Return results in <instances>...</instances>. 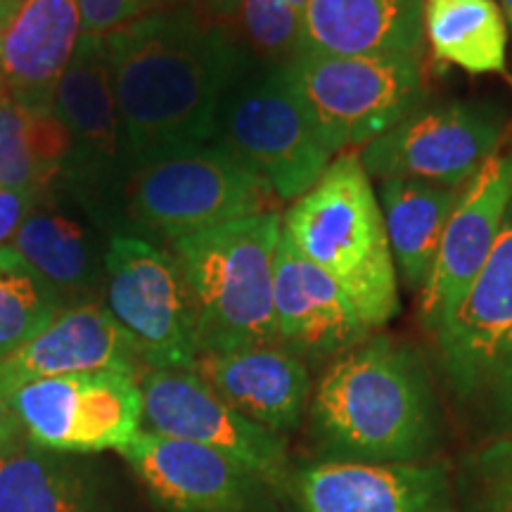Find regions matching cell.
I'll list each match as a JSON object with an SVG mask.
<instances>
[{
  "mask_svg": "<svg viewBox=\"0 0 512 512\" xmlns=\"http://www.w3.org/2000/svg\"><path fill=\"white\" fill-rule=\"evenodd\" d=\"M126 164L214 143L230 83L252 53L195 5L157 12L105 36Z\"/></svg>",
  "mask_w": 512,
  "mask_h": 512,
  "instance_id": "cell-1",
  "label": "cell"
},
{
  "mask_svg": "<svg viewBox=\"0 0 512 512\" xmlns=\"http://www.w3.org/2000/svg\"><path fill=\"white\" fill-rule=\"evenodd\" d=\"M311 420L325 460L425 463L437 444V399L425 361L408 344L368 337L320 377Z\"/></svg>",
  "mask_w": 512,
  "mask_h": 512,
  "instance_id": "cell-2",
  "label": "cell"
},
{
  "mask_svg": "<svg viewBox=\"0 0 512 512\" xmlns=\"http://www.w3.org/2000/svg\"><path fill=\"white\" fill-rule=\"evenodd\" d=\"M283 230L299 254L337 280L370 330L396 316L399 275L380 202L358 152L332 159L320 181L287 209Z\"/></svg>",
  "mask_w": 512,
  "mask_h": 512,
  "instance_id": "cell-3",
  "label": "cell"
},
{
  "mask_svg": "<svg viewBox=\"0 0 512 512\" xmlns=\"http://www.w3.org/2000/svg\"><path fill=\"white\" fill-rule=\"evenodd\" d=\"M280 211H261L171 242L195 306L200 354L278 344L273 313Z\"/></svg>",
  "mask_w": 512,
  "mask_h": 512,
  "instance_id": "cell-4",
  "label": "cell"
},
{
  "mask_svg": "<svg viewBox=\"0 0 512 512\" xmlns=\"http://www.w3.org/2000/svg\"><path fill=\"white\" fill-rule=\"evenodd\" d=\"M214 143L264 176L280 202L299 200L335 159L294 88L287 62L254 57L221 102Z\"/></svg>",
  "mask_w": 512,
  "mask_h": 512,
  "instance_id": "cell-5",
  "label": "cell"
},
{
  "mask_svg": "<svg viewBox=\"0 0 512 512\" xmlns=\"http://www.w3.org/2000/svg\"><path fill=\"white\" fill-rule=\"evenodd\" d=\"M287 69L332 157L373 143L427 95L422 55L297 53Z\"/></svg>",
  "mask_w": 512,
  "mask_h": 512,
  "instance_id": "cell-6",
  "label": "cell"
},
{
  "mask_svg": "<svg viewBox=\"0 0 512 512\" xmlns=\"http://www.w3.org/2000/svg\"><path fill=\"white\" fill-rule=\"evenodd\" d=\"M273 200L266 178L219 143L136 166L128 192L133 221L171 242L271 211Z\"/></svg>",
  "mask_w": 512,
  "mask_h": 512,
  "instance_id": "cell-7",
  "label": "cell"
},
{
  "mask_svg": "<svg viewBox=\"0 0 512 512\" xmlns=\"http://www.w3.org/2000/svg\"><path fill=\"white\" fill-rule=\"evenodd\" d=\"M434 337L451 394L512 425V204L482 271Z\"/></svg>",
  "mask_w": 512,
  "mask_h": 512,
  "instance_id": "cell-8",
  "label": "cell"
},
{
  "mask_svg": "<svg viewBox=\"0 0 512 512\" xmlns=\"http://www.w3.org/2000/svg\"><path fill=\"white\" fill-rule=\"evenodd\" d=\"M105 302L152 370L195 368V306L174 254L136 235H112L105 252Z\"/></svg>",
  "mask_w": 512,
  "mask_h": 512,
  "instance_id": "cell-9",
  "label": "cell"
},
{
  "mask_svg": "<svg viewBox=\"0 0 512 512\" xmlns=\"http://www.w3.org/2000/svg\"><path fill=\"white\" fill-rule=\"evenodd\" d=\"M510 138L501 105L451 100L420 105L373 143L361 147L370 178H411L444 188H463L482 164Z\"/></svg>",
  "mask_w": 512,
  "mask_h": 512,
  "instance_id": "cell-10",
  "label": "cell"
},
{
  "mask_svg": "<svg viewBox=\"0 0 512 512\" xmlns=\"http://www.w3.org/2000/svg\"><path fill=\"white\" fill-rule=\"evenodd\" d=\"M15 408L31 444L60 453L121 448L140 432L143 389L136 375L98 370L22 384Z\"/></svg>",
  "mask_w": 512,
  "mask_h": 512,
  "instance_id": "cell-11",
  "label": "cell"
},
{
  "mask_svg": "<svg viewBox=\"0 0 512 512\" xmlns=\"http://www.w3.org/2000/svg\"><path fill=\"white\" fill-rule=\"evenodd\" d=\"M147 432L216 448L271 489H285L287 441L230 408L195 370H152L140 380Z\"/></svg>",
  "mask_w": 512,
  "mask_h": 512,
  "instance_id": "cell-12",
  "label": "cell"
},
{
  "mask_svg": "<svg viewBox=\"0 0 512 512\" xmlns=\"http://www.w3.org/2000/svg\"><path fill=\"white\" fill-rule=\"evenodd\" d=\"M117 451L166 512H256L271 489L240 460L195 441L140 430Z\"/></svg>",
  "mask_w": 512,
  "mask_h": 512,
  "instance_id": "cell-13",
  "label": "cell"
},
{
  "mask_svg": "<svg viewBox=\"0 0 512 512\" xmlns=\"http://www.w3.org/2000/svg\"><path fill=\"white\" fill-rule=\"evenodd\" d=\"M512 204V140L508 138L460 190L441 235L432 273L422 287V323H444L489 259Z\"/></svg>",
  "mask_w": 512,
  "mask_h": 512,
  "instance_id": "cell-14",
  "label": "cell"
},
{
  "mask_svg": "<svg viewBox=\"0 0 512 512\" xmlns=\"http://www.w3.org/2000/svg\"><path fill=\"white\" fill-rule=\"evenodd\" d=\"M297 512H453V489L439 463L318 460L287 477Z\"/></svg>",
  "mask_w": 512,
  "mask_h": 512,
  "instance_id": "cell-15",
  "label": "cell"
},
{
  "mask_svg": "<svg viewBox=\"0 0 512 512\" xmlns=\"http://www.w3.org/2000/svg\"><path fill=\"white\" fill-rule=\"evenodd\" d=\"M273 313L278 344L304 363L339 358L373 332L337 280L299 254L285 230L275 249Z\"/></svg>",
  "mask_w": 512,
  "mask_h": 512,
  "instance_id": "cell-16",
  "label": "cell"
},
{
  "mask_svg": "<svg viewBox=\"0 0 512 512\" xmlns=\"http://www.w3.org/2000/svg\"><path fill=\"white\" fill-rule=\"evenodd\" d=\"M53 112L72 140L67 183L88 192L114 178L126 157L105 38L81 36L55 88Z\"/></svg>",
  "mask_w": 512,
  "mask_h": 512,
  "instance_id": "cell-17",
  "label": "cell"
},
{
  "mask_svg": "<svg viewBox=\"0 0 512 512\" xmlns=\"http://www.w3.org/2000/svg\"><path fill=\"white\" fill-rule=\"evenodd\" d=\"M192 370L230 408L275 434L297 430L311 396L309 368L280 344L200 354Z\"/></svg>",
  "mask_w": 512,
  "mask_h": 512,
  "instance_id": "cell-18",
  "label": "cell"
},
{
  "mask_svg": "<svg viewBox=\"0 0 512 512\" xmlns=\"http://www.w3.org/2000/svg\"><path fill=\"white\" fill-rule=\"evenodd\" d=\"M138 361L131 339L107 306L74 304L62 309L46 330L0 363L19 389L22 384L46 377L98 370L136 375Z\"/></svg>",
  "mask_w": 512,
  "mask_h": 512,
  "instance_id": "cell-19",
  "label": "cell"
},
{
  "mask_svg": "<svg viewBox=\"0 0 512 512\" xmlns=\"http://www.w3.org/2000/svg\"><path fill=\"white\" fill-rule=\"evenodd\" d=\"M79 41V0H24L3 38L10 100L31 110H53L55 88Z\"/></svg>",
  "mask_w": 512,
  "mask_h": 512,
  "instance_id": "cell-20",
  "label": "cell"
},
{
  "mask_svg": "<svg viewBox=\"0 0 512 512\" xmlns=\"http://www.w3.org/2000/svg\"><path fill=\"white\" fill-rule=\"evenodd\" d=\"M425 0H309L302 50L318 55H422Z\"/></svg>",
  "mask_w": 512,
  "mask_h": 512,
  "instance_id": "cell-21",
  "label": "cell"
},
{
  "mask_svg": "<svg viewBox=\"0 0 512 512\" xmlns=\"http://www.w3.org/2000/svg\"><path fill=\"white\" fill-rule=\"evenodd\" d=\"M10 245L55 287L64 306L105 287L107 247L100 249L93 221L57 207L53 192L38 197Z\"/></svg>",
  "mask_w": 512,
  "mask_h": 512,
  "instance_id": "cell-22",
  "label": "cell"
},
{
  "mask_svg": "<svg viewBox=\"0 0 512 512\" xmlns=\"http://www.w3.org/2000/svg\"><path fill=\"white\" fill-rule=\"evenodd\" d=\"M463 188H444L411 178H384L380 181V202L384 233L396 266V275L411 290L425 287L437 259L441 235L456 207Z\"/></svg>",
  "mask_w": 512,
  "mask_h": 512,
  "instance_id": "cell-23",
  "label": "cell"
},
{
  "mask_svg": "<svg viewBox=\"0 0 512 512\" xmlns=\"http://www.w3.org/2000/svg\"><path fill=\"white\" fill-rule=\"evenodd\" d=\"M0 512H100V494L88 467L27 441L0 456Z\"/></svg>",
  "mask_w": 512,
  "mask_h": 512,
  "instance_id": "cell-24",
  "label": "cell"
},
{
  "mask_svg": "<svg viewBox=\"0 0 512 512\" xmlns=\"http://www.w3.org/2000/svg\"><path fill=\"white\" fill-rule=\"evenodd\" d=\"M72 140L53 110L0 105V188L43 197L64 178Z\"/></svg>",
  "mask_w": 512,
  "mask_h": 512,
  "instance_id": "cell-25",
  "label": "cell"
},
{
  "mask_svg": "<svg viewBox=\"0 0 512 512\" xmlns=\"http://www.w3.org/2000/svg\"><path fill=\"white\" fill-rule=\"evenodd\" d=\"M422 29L437 60L467 74H501L508 22L494 0H425Z\"/></svg>",
  "mask_w": 512,
  "mask_h": 512,
  "instance_id": "cell-26",
  "label": "cell"
},
{
  "mask_svg": "<svg viewBox=\"0 0 512 512\" xmlns=\"http://www.w3.org/2000/svg\"><path fill=\"white\" fill-rule=\"evenodd\" d=\"M62 309L55 287L15 247H0V361L46 330Z\"/></svg>",
  "mask_w": 512,
  "mask_h": 512,
  "instance_id": "cell-27",
  "label": "cell"
},
{
  "mask_svg": "<svg viewBox=\"0 0 512 512\" xmlns=\"http://www.w3.org/2000/svg\"><path fill=\"white\" fill-rule=\"evenodd\" d=\"M460 491L463 512H512V437L494 439L467 458Z\"/></svg>",
  "mask_w": 512,
  "mask_h": 512,
  "instance_id": "cell-28",
  "label": "cell"
},
{
  "mask_svg": "<svg viewBox=\"0 0 512 512\" xmlns=\"http://www.w3.org/2000/svg\"><path fill=\"white\" fill-rule=\"evenodd\" d=\"M238 17L261 62L285 64L302 50V15L285 0H242Z\"/></svg>",
  "mask_w": 512,
  "mask_h": 512,
  "instance_id": "cell-29",
  "label": "cell"
},
{
  "mask_svg": "<svg viewBox=\"0 0 512 512\" xmlns=\"http://www.w3.org/2000/svg\"><path fill=\"white\" fill-rule=\"evenodd\" d=\"M192 5V0H79L81 36H110L140 19Z\"/></svg>",
  "mask_w": 512,
  "mask_h": 512,
  "instance_id": "cell-30",
  "label": "cell"
},
{
  "mask_svg": "<svg viewBox=\"0 0 512 512\" xmlns=\"http://www.w3.org/2000/svg\"><path fill=\"white\" fill-rule=\"evenodd\" d=\"M15 394L17 387L5 373L3 363H0V456L12 451L24 434L22 420H19L15 408Z\"/></svg>",
  "mask_w": 512,
  "mask_h": 512,
  "instance_id": "cell-31",
  "label": "cell"
},
{
  "mask_svg": "<svg viewBox=\"0 0 512 512\" xmlns=\"http://www.w3.org/2000/svg\"><path fill=\"white\" fill-rule=\"evenodd\" d=\"M36 200L38 197L31 192L0 188V247H8V242H12Z\"/></svg>",
  "mask_w": 512,
  "mask_h": 512,
  "instance_id": "cell-32",
  "label": "cell"
},
{
  "mask_svg": "<svg viewBox=\"0 0 512 512\" xmlns=\"http://www.w3.org/2000/svg\"><path fill=\"white\" fill-rule=\"evenodd\" d=\"M195 10L211 22H226L240 15L242 0H192Z\"/></svg>",
  "mask_w": 512,
  "mask_h": 512,
  "instance_id": "cell-33",
  "label": "cell"
},
{
  "mask_svg": "<svg viewBox=\"0 0 512 512\" xmlns=\"http://www.w3.org/2000/svg\"><path fill=\"white\" fill-rule=\"evenodd\" d=\"M22 3H24V0H0V27H3V29L10 27L12 17L17 15L19 5H22Z\"/></svg>",
  "mask_w": 512,
  "mask_h": 512,
  "instance_id": "cell-34",
  "label": "cell"
},
{
  "mask_svg": "<svg viewBox=\"0 0 512 512\" xmlns=\"http://www.w3.org/2000/svg\"><path fill=\"white\" fill-rule=\"evenodd\" d=\"M3 38H5V29L0 27V105L10 100L8 79H5V62H3Z\"/></svg>",
  "mask_w": 512,
  "mask_h": 512,
  "instance_id": "cell-35",
  "label": "cell"
},
{
  "mask_svg": "<svg viewBox=\"0 0 512 512\" xmlns=\"http://www.w3.org/2000/svg\"><path fill=\"white\" fill-rule=\"evenodd\" d=\"M501 10L505 15V22H508V27L512 29V0H501Z\"/></svg>",
  "mask_w": 512,
  "mask_h": 512,
  "instance_id": "cell-36",
  "label": "cell"
},
{
  "mask_svg": "<svg viewBox=\"0 0 512 512\" xmlns=\"http://www.w3.org/2000/svg\"><path fill=\"white\" fill-rule=\"evenodd\" d=\"M285 3H287V5H290V8H292V10H297V12H299V15H302V17H304V10H306V5H309V0H285Z\"/></svg>",
  "mask_w": 512,
  "mask_h": 512,
  "instance_id": "cell-37",
  "label": "cell"
}]
</instances>
